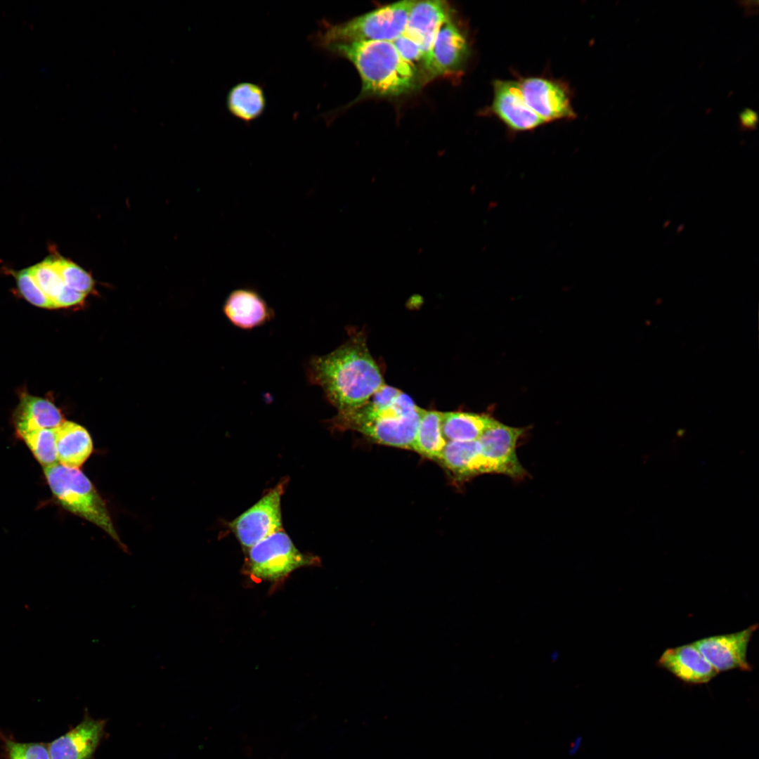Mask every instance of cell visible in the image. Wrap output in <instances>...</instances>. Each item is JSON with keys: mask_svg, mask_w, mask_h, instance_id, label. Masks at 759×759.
<instances>
[{"mask_svg": "<svg viewBox=\"0 0 759 759\" xmlns=\"http://www.w3.org/2000/svg\"><path fill=\"white\" fill-rule=\"evenodd\" d=\"M306 376L310 384L323 389L338 412L361 407L385 384L365 337L360 332L332 352L311 357Z\"/></svg>", "mask_w": 759, "mask_h": 759, "instance_id": "cell-1", "label": "cell"}, {"mask_svg": "<svg viewBox=\"0 0 759 759\" xmlns=\"http://www.w3.org/2000/svg\"><path fill=\"white\" fill-rule=\"evenodd\" d=\"M320 49L353 64L362 81L361 96H398L420 84V70L401 56L392 41L333 43Z\"/></svg>", "mask_w": 759, "mask_h": 759, "instance_id": "cell-2", "label": "cell"}, {"mask_svg": "<svg viewBox=\"0 0 759 759\" xmlns=\"http://www.w3.org/2000/svg\"><path fill=\"white\" fill-rule=\"evenodd\" d=\"M423 409L402 391L387 408L372 410L361 406L338 412L328 422L338 430H353L372 441L412 450Z\"/></svg>", "mask_w": 759, "mask_h": 759, "instance_id": "cell-3", "label": "cell"}, {"mask_svg": "<svg viewBox=\"0 0 759 759\" xmlns=\"http://www.w3.org/2000/svg\"><path fill=\"white\" fill-rule=\"evenodd\" d=\"M415 2L398 1L338 24L321 22L311 41L319 48L333 43L394 41L404 34Z\"/></svg>", "mask_w": 759, "mask_h": 759, "instance_id": "cell-4", "label": "cell"}, {"mask_svg": "<svg viewBox=\"0 0 759 759\" xmlns=\"http://www.w3.org/2000/svg\"><path fill=\"white\" fill-rule=\"evenodd\" d=\"M44 472L53 494L63 507L99 526L126 551L105 501L80 469L57 462L44 467Z\"/></svg>", "mask_w": 759, "mask_h": 759, "instance_id": "cell-5", "label": "cell"}, {"mask_svg": "<svg viewBox=\"0 0 759 759\" xmlns=\"http://www.w3.org/2000/svg\"><path fill=\"white\" fill-rule=\"evenodd\" d=\"M247 551V571L258 580H280L296 569L320 563L317 557L301 552L283 529L262 539Z\"/></svg>", "mask_w": 759, "mask_h": 759, "instance_id": "cell-6", "label": "cell"}, {"mask_svg": "<svg viewBox=\"0 0 759 759\" xmlns=\"http://www.w3.org/2000/svg\"><path fill=\"white\" fill-rule=\"evenodd\" d=\"M524 428L510 427L494 420L476 441L474 476L484 474H499L519 480L527 476L516 453Z\"/></svg>", "mask_w": 759, "mask_h": 759, "instance_id": "cell-7", "label": "cell"}, {"mask_svg": "<svg viewBox=\"0 0 759 759\" xmlns=\"http://www.w3.org/2000/svg\"><path fill=\"white\" fill-rule=\"evenodd\" d=\"M287 481L283 479L255 504L229 522V528L245 550L282 529L281 498Z\"/></svg>", "mask_w": 759, "mask_h": 759, "instance_id": "cell-8", "label": "cell"}, {"mask_svg": "<svg viewBox=\"0 0 759 759\" xmlns=\"http://www.w3.org/2000/svg\"><path fill=\"white\" fill-rule=\"evenodd\" d=\"M519 83L526 104L545 123L576 117L569 90L562 82L530 77Z\"/></svg>", "mask_w": 759, "mask_h": 759, "instance_id": "cell-9", "label": "cell"}, {"mask_svg": "<svg viewBox=\"0 0 759 759\" xmlns=\"http://www.w3.org/2000/svg\"><path fill=\"white\" fill-rule=\"evenodd\" d=\"M758 624L742 630L702 638L692 644L718 673L732 670L750 671L752 666L747 660L748 647Z\"/></svg>", "mask_w": 759, "mask_h": 759, "instance_id": "cell-10", "label": "cell"}, {"mask_svg": "<svg viewBox=\"0 0 759 759\" xmlns=\"http://www.w3.org/2000/svg\"><path fill=\"white\" fill-rule=\"evenodd\" d=\"M469 55L465 34L449 19L439 30L422 72L427 79L455 74L464 67Z\"/></svg>", "mask_w": 759, "mask_h": 759, "instance_id": "cell-11", "label": "cell"}, {"mask_svg": "<svg viewBox=\"0 0 759 759\" xmlns=\"http://www.w3.org/2000/svg\"><path fill=\"white\" fill-rule=\"evenodd\" d=\"M490 111L514 131L533 130L545 124L526 104L519 81H494Z\"/></svg>", "mask_w": 759, "mask_h": 759, "instance_id": "cell-12", "label": "cell"}, {"mask_svg": "<svg viewBox=\"0 0 759 759\" xmlns=\"http://www.w3.org/2000/svg\"><path fill=\"white\" fill-rule=\"evenodd\" d=\"M450 19L449 6L443 1H415L403 34L416 42L422 52V70L439 30Z\"/></svg>", "mask_w": 759, "mask_h": 759, "instance_id": "cell-13", "label": "cell"}, {"mask_svg": "<svg viewBox=\"0 0 759 759\" xmlns=\"http://www.w3.org/2000/svg\"><path fill=\"white\" fill-rule=\"evenodd\" d=\"M105 720L87 714L66 734L48 744L51 759H91L104 733Z\"/></svg>", "mask_w": 759, "mask_h": 759, "instance_id": "cell-14", "label": "cell"}, {"mask_svg": "<svg viewBox=\"0 0 759 759\" xmlns=\"http://www.w3.org/2000/svg\"><path fill=\"white\" fill-rule=\"evenodd\" d=\"M657 663L687 684H706L718 674L692 643L667 649Z\"/></svg>", "mask_w": 759, "mask_h": 759, "instance_id": "cell-15", "label": "cell"}, {"mask_svg": "<svg viewBox=\"0 0 759 759\" xmlns=\"http://www.w3.org/2000/svg\"><path fill=\"white\" fill-rule=\"evenodd\" d=\"M228 320L235 327L252 330L269 322L274 313L264 298L251 288L231 292L223 307Z\"/></svg>", "mask_w": 759, "mask_h": 759, "instance_id": "cell-16", "label": "cell"}, {"mask_svg": "<svg viewBox=\"0 0 759 759\" xmlns=\"http://www.w3.org/2000/svg\"><path fill=\"white\" fill-rule=\"evenodd\" d=\"M65 421L60 410L50 401L24 394L13 414L17 434L37 429H55Z\"/></svg>", "mask_w": 759, "mask_h": 759, "instance_id": "cell-17", "label": "cell"}, {"mask_svg": "<svg viewBox=\"0 0 759 759\" xmlns=\"http://www.w3.org/2000/svg\"><path fill=\"white\" fill-rule=\"evenodd\" d=\"M58 462L71 467H80L93 451V441L82 426L64 421L55 428Z\"/></svg>", "mask_w": 759, "mask_h": 759, "instance_id": "cell-18", "label": "cell"}, {"mask_svg": "<svg viewBox=\"0 0 759 759\" xmlns=\"http://www.w3.org/2000/svg\"><path fill=\"white\" fill-rule=\"evenodd\" d=\"M266 98L261 86L244 82L234 85L227 93L228 112L245 123L260 117L266 108Z\"/></svg>", "mask_w": 759, "mask_h": 759, "instance_id": "cell-19", "label": "cell"}, {"mask_svg": "<svg viewBox=\"0 0 759 759\" xmlns=\"http://www.w3.org/2000/svg\"><path fill=\"white\" fill-rule=\"evenodd\" d=\"M494 420L485 414L442 412L441 429L447 442L476 441Z\"/></svg>", "mask_w": 759, "mask_h": 759, "instance_id": "cell-20", "label": "cell"}, {"mask_svg": "<svg viewBox=\"0 0 759 759\" xmlns=\"http://www.w3.org/2000/svg\"><path fill=\"white\" fill-rule=\"evenodd\" d=\"M442 412L423 410L412 450L439 461L447 443L441 429Z\"/></svg>", "mask_w": 759, "mask_h": 759, "instance_id": "cell-21", "label": "cell"}, {"mask_svg": "<svg viewBox=\"0 0 759 759\" xmlns=\"http://www.w3.org/2000/svg\"><path fill=\"white\" fill-rule=\"evenodd\" d=\"M477 441L447 442L439 462L459 480L474 477Z\"/></svg>", "mask_w": 759, "mask_h": 759, "instance_id": "cell-22", "label": "cell"}, {"mask_svg": "<svg viewBox=\"0 0 759 759\" xmlns=\"http://www.w3.org/2000/svg\"><path fill=\"white\" fill-rule=\"evenodd\" d=\"M20 437L44 467L58 462L55 429H37Z\"/></svg>", "mask_w": 759, "mask_h": 759, "instance_id": "cell-23", "label": "cell"}, {"mask_svg": "<svg viewBox=\"0 0 759 759\" xmlns=\"http://www.w3.org/2000/svg\"><path fill=\"white\" fill-rule=\"evenodd\" d=\"M28 268L40 289L53 302L65 287L53 257L46 258Z\"/></svg>", "mask_w": 759, "mask_h": 759, "instance_id": "cell-24", "label": "cell"}, {"mask_svg": "<svg viewBox=\"0 0 759 759\" xmlns=\"http://www.w3.org/2000/svg\"><path fill=\"white\" fill-rule=\"evenodd\" d=\"M65 286L87 294L94 286L89 273L76 264L63 258H53Z\"/></svg>", "mask_w": 759, "mask_h": 759, "instance_id": "cell-25", "label": "cell"}, {"mask_svg": "<svg viewBox=\"0 0 759 759\" xmlns=\"http://www.w3.org/2000/svg\"><path fill=\"white\" fill-rule=\"evenodd\" d=\"M6 759H51L48 744L21 743L0 732Z\"/></svg>", "mask_w": 759, "mask_h": 759, "instance_id": "cell-26", "label": "cell"}, {"mask_svg": "<svg viewBox=\"0 0 759 759\" xmlns=\"http://www.w3.org/2000/svg\"><path fill=\"white\" fill-rule=\"evenodd\" d=\"M19 292L30 304L41 308L54 309L53 302L40 289L29 268L14 273Z\"/></svg>", "mask_w": 759, "mask_h": 759, "instance_id": "cell-27", "label": "cell"}, {"mask_svg": "<svg viewBox=\"0 0 759 759\" xmlns=\"http://www.w3.org/2000/svg\"><path fill=\"white\" fill-rule=\"evenodd\" d=\"M392 42L403 59L415 65L417 69L418 64L422 68V52L416 42L405 34H402Z\"/></svg>", "mask_w": 759, "mask_h": 759, "instance_id": "cell-28", "label": "cell"}, {"mask_svg": "<svg viewBox=\"0 0 759 759\" xmlns=\"http://www.w3.org/2000/svg\"><path fill=\"white\" fill-rule=\"evenodd\" d=\"M86 294L65 285L60 293L53 301L54 309L70 307L79 304L84 300Z\"/></svg>", "mask_w": 759, "mask_h": 759, "instance_id": "cell-29", "label": "cell"}, {"mask_svg": "<svg viewBox=\"0 0 759 759\" xmlns=\"http://www.w3.org/2000/svg\"><path fill=\"white\" fill-rule=\"evenodd\" d=\"M741 129L746 131L754 130L758 122V116L754 110L746 108L739 115Z\"/></svg>", "mask_w": 759, "mask_h": 759, "instance_id": "cell-30", "label": "cell"}, {"mask_svg": "<svg viewBox=\"0 0 759 759\" xmlns=\"http://www.w3.org/2000/svg\"><path fill=\"white\" fill-rule=\"evenodd\" d=\"M583 744V738L581 736L576 737L569 745L568 754L569 755H575L579 751Z\"/></svg>", "mask_w": 759, "mask_h": 759, "instance_id": "cell-31", "label": "cell"}]
</instances>
